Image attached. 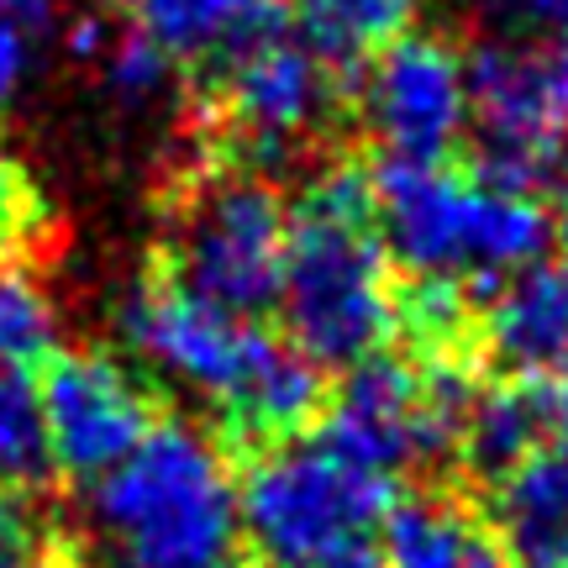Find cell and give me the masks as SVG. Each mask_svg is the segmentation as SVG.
<instances>
[{"label":"cell","instance_id":"1","mask_svg":"<svg viewBox=\"0 0 568 568\" xmlns=\"http://www.w3.org/2000/svg\"><path fill=\"white\" fill-rule=\"evenodd\" d=\"M116 332L159 379L216 406L243 437H295L322 406V368L311 358L174 274L142 280L116 311Z\"/></svg>","mask_w":568,"mask_h":568},{"label":"cell","instance_id":"2","mask_svg":"<svg viewBox=\"0 0 568 568\" xmlns=\"http://www.w3.org/2000/svg\"><path fill=\"white\" fill-rule=\"evenodd\" d=\"M400 290L374 216V180L358 163H326L290 211L280 311L290 347L316 368H353L400 332Z\"/></svg>","mask_w":568,"mask_h":568},{"label":"cell","instance_id":"3","mask_svg":"<svg viewBox=\"0 0 568 568\" xmlns=\"http://www.w3.org/2000/svg\"><path fill=\"white\" fill-rule=\"evenodd\" d=\"M84 521L105 568H232L243 537L237 479L195 422H153L122 464L95 479Z\"/></svg>","mask_w":568,"mask_h":568},{"label":"cell","instance_id":"4","mask_svg":"<svg viewBox=\"0 0 568 568\" xmlns=\"http://www.w3.org/2000/svg\"><path fill=\"white\" fill-rule=\"evenodd\" d=\"M379 237L416 280H447L495 295L506 280L542 264L552 237L548 205L531 190L485 180L479 169L385 159L374 174Z\"/></svg>","mask_w":568,"mask_h":568},{"label":"cell","instance_id":"5","mask_svg":"<svg viewBox=\"0 0 568 568\" xmlns=\"http://www.w3.org/2000/svg\"><path fill=\"white\" fill-rule=\"evenodd\" d=\"M395 510V479L353 464L332 443H284L237 485V521L268 568H343L374 558Z\"/></svg>","mask_w":568,"mask_h":568},{"label":"cell","instance_id":"6","mask_svg":"<svg viewBox=\"0 0 568 568\" xmlns=\"http://www.w3.org/2000/svg\"><path fill=\"white\" fill-rule=\"evenodd\" d=\"M468 400L474 389L453 364H410L395 353H374L343 368V385L326 406L322 443L395 479L400 468L458 453Z\"/></svg>","mask_w":568,"mask_h":568},{"label":"cell","instance_id":"7","mask_svg":"<svg viewBox=\"0 0 568 568\" xmlns=\"http://www.w3.org/2000/svg\"><path fill=\"white\" fill-rule=\"evenodd\" d=\"M290 211L258 174L205 180L174 216L169 274L222 311L258 316L280 305Z\"/></svg>","mask_w":568,"mask_h":568},{"label":"cell","instance_id":"8","mask_svg":"<svg viewBox=\"0 0 568 568\" xmlns=\"http://www.w3.org/2000/svg\"><path fill=\"white\" fill-rule=\"evenodd\" d=\"M337 105L332 59L316 53L280 11L253 21L222 53L216 116L232 153L247 163H280L316 138Z\"/></svg>","mask_w":568,"mask_h":568},{"label":"cell","instance_id":"9","mask_svg":"<svg viewBox=\"0 0 568 568\" xmlns=\"http://www.w3.org/2000/svg\"><path fill=\"white\" fill-rule=\"evenodd\" d=\"M358 105L385 159L447 163L474 126L468 59L432 32H406L368 59Z\"/></svg>","mask_w":568,"mask_h":568},{"label":"cell","instance_id":"10","mask_svg":"<svg viewBox=\"0 0 568 568\" xmlns=\"http://www.w3.org/2000/svg\"><path fill=\"white\" fill-rule=\"evenodd\" d=\"M38 400L53 464L80 479L111 474L153 432V395L138 379V368L101 347L53 353Z\"/></svg>","mask_w":568,"mask_h":568},{"label":"cell","instance_id":"11","mask_svg":"<svg viewBox=\"0 0 568 568\" xmlns=\"http://www.w3.org/2000/svg\"><path fill=\"white\" fill-rule=\"evenodd\" d=\"M489 347L516 379H548L568 364V274L527 268L489 295Z\"/></svg>","mask_w":568,"mask_h":568},{"label":"cell","instance_id":"12","mask_svg":"<svg viewBox=\"0 0 568 568\" xmlns=\"http://www.w3.org/2000/svg\"><path fill=\"white\" fill-rule=\"evenodd\" d=\"M379 568H516L506 537L485 527L464 500L416 495L389 510Z\"/></svg>","mask_w":568,"mask_h":568},{"label":"cell","instance_id":"13","mask_svg":"<svg viewBox=\"0 0 568 568\" xmlns=\"http://www.w3.org/2000/svg\"><path fill=\"white\" fill-rule=\"evenodd\" d=\"M552 437V385L548 379H506L468 400L458 453L474 474L506 479Z\"/></svg>","mask_w":568,"mask_h":568},{"label":"cell","instance_id":"14","mask_svg":"<svg viewBox=\"0 0 568 568\" xmlns=\"http://www.w3.org/2000/svg\"><path fill=\"white\" fill-rule=\"evenodd\" d=\"M500 527L506 548L548 564L568 552V447L542 443L521 468L500 479Z\"/></svg>","mask_w":568,"mask_h":568},{"label":"cell","instance_id":"15","mask_svg":"<svg viewBox=\"0 0 568 568\" xmlns=\"http://www.w3.org/2000/svg\"><path fill=\"white\" fill-rule=\"evenodd\" d=\"M268 0H122L132 32L159 42L169 59H222L253 21H264Z\"/></svg>","mask_w":568,"mask_h":568},{"label":"cell","instance_id":"16","mask_svg":"<svg viewBox=\"0 0 568 568\" xmlns=\"http://www.w3.org/2000/svg\"><path fill=\"white\" fill-rule=\"evenodd\" d=\"M422 6L426 0H295V27L332 63L374 59L416 27Z\"/></svg>","mask_w":568,"mask_h":568},{"label":"cell","instance_id":"17","mask_svg":"<svg viewBox=\"0 0 568 568\" xmlns=\"http://www.w3.org/2000/svg\"><path fill=\"white\" fill-rule=\"evenodd\" d=\"M59 305L27 268H0V368H48L59 353Z\"/></svg>","mask_w":568,"mask_h":568},{"label":"cell","instance_id":"18","mask_svg":"<svg viewBox=\"0 0 568 568\" xmlns=\"http://www.w3.org/2000/svg\"><path fill=\"white\" fill-rule=\"evenodd\" d=\"M48 468L53 453H48L38 385L21 368H0V485H42Z\"/></svg>","mask_w":568,"mask_h":568},{"label":"cell","instance_id":"19","mask_svg":"<svg viewBox=\"0 0 568 568\" xmlns=\"http://www.w3.org/2000/svg\"><path fill=\"white\" fill-rule=\"evenodd\" d=\"M95 63H101L105 84L122 95V101H163L169 95V84H174V59L163 53L159 42H148L142 32H132V27H111V38H105V48L95 53Z\"/></svg>","mask_w":568,"mask_h":568},{"label":"cell","instance_id":"20","mask_svg":"<svg viewBox=\"0 0 568 568\" xmlns=\"http://www.w3.org/2000/svg\"><path fill=\"white\" fill-rule=\"evenodd\" d=\"M395 316H400V326H406L422 347L447 353V347L464 337V326H468V295L458 290V284H447V280H416L410 290H400Z\"/></svg>","mask_w":568,"mask_h":568},{"label":"cell","instance_id":"21","mask_svg":"<svg viewBox=\"0 0 568 568\" xmlns=\"http://www.w3.org/2000/svg\"><path fill=\"white\" fill-rule=\"evenodd\" d=\"M42 232V195L11 153H0V268Z\"/></svg>","mask_w":568,"mask_h":568},{"label":"cell","instance_id":"22","mask_svg":"<svg viewBox=\"0 0 568 568\" xmlns=\"http://www.w3.org/2000/svg\"><path fill=\"white\" fill-rule=\"evenodd\" d=\"M0 568H53L42 531L17 506H0Z\"/></svg>","mask_w":568,"mask_h":568},{"label":"cell","instance_id":"23","mask_svg":"<svg viewBox=\"0 0 568 568\" xmlns=\"http://www.w3.org/2000/svg\"><path fill=\"white\" fill-rule=\"evenodd\" d=\"M531 59H537V80H542L552 122L564 126V138H568V32L531 42Z\"/></svg>","mask_w":568,"mask_h":568},{"label":"cell","instance_id":"24","mask_svg":"<svg viewBox=\"0 0 568 568\" xmlns=\"http://www.w3.org/2000/svg\"><path fill=\"white\" fill-rule=\"evenodd\" d=\"M489 11L521 32H537V38H558L568 32V0H485Z\"/></svg>","mask_w":568,"mask_h":568},{"label":"cell","instance_id":"25","mask_svg":"<svg viewBox=\"0 0 568 568\" xmlns=\"http://www.w3.org/2000/svg\"><path fill=\"white\" fill-rule=\"evenodd\" d=\"M27 69H32V38H27V27L21 21H0V116L21 95Z\"/></svg>","mask_w":568,"mask_h":568},{"label":"cell","instance_id":"26","mask_svg":"<svg viewBox=\"0 0 568 568\" xmlns=\"http://www.w3.org/2000/svg\"><path fill=\"white\" fill-rule=\"evenodd\" d=\"M552 443L568 447V364L552 379Z\"/></svg>","mask_w":568,"mask_h":568},{"label":"cell","instance_id":"27","mask_svg":"<svg viewBox=\"0 0 568 568\" xmlns=\"http://www.w3.org/2000/svg\"><path fill=\"white\" fill-rule=\"evenodd\" d=\"M48 17V0H0V21H21V27H32V21Z\"/></svg>","mask_w":568,"mask_h":568},{"label":"cell","instance_id":"28","mask_svg":"<svg viewBox=\"0 0 568 568\" xmlns=\"http://www.w3.org/2000/svg\"><path fill=\"white\" fill-rule=\"evenodd\" d=\"M552 184H558V201H564V274H568V148L558 159V169H552Z\"/></svg>","mask_w":568,"mask_h":568},{"label":"cell","instance_id":"29","mask_svg":"<svg viewBox=\"0 0 568 568\" xmlns=\"http://www.w3.org/2000/svg\"><path fill=\"white\" fill-rule=\"evenodd\" d=\"M531 568H568V552L564 558H548V564H531Z\"/></svg>","mask_w":568,"mask_h":568}]
</instances>
